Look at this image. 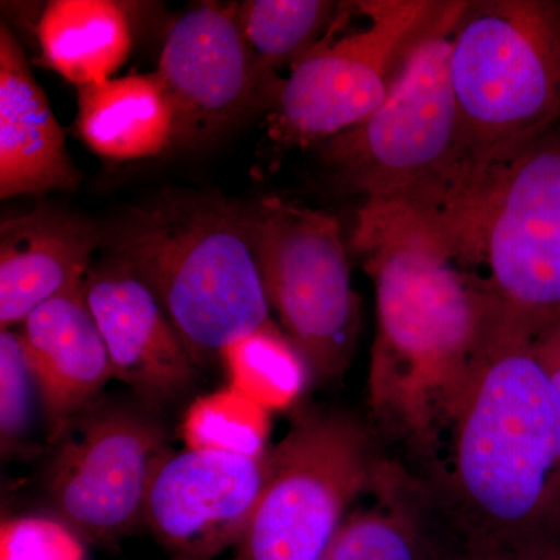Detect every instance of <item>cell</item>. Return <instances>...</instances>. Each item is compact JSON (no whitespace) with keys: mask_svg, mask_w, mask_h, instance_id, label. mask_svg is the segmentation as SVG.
I'll use <instances>...</instances> for the list:
<instances>
[{"mask_svg":"<svg viewBox=\"0 0 560 560\" xmlns=\"http://www.w3.org/2000/svg\"><path fill=\"white\" fill-rule=\"evenodd\" d=\"M352 248L375 289L368 407L374 431L436 466L504 312L415 210L363 202Z\"/></svg>","mask_w":560,"mask_h":560,"instance_id":"1","label":"cell"},{"mask_svg":"<svg viewBox=\"0 0 560 560\" xmlns=\"http://www.w3.org/2000/svg\"><path fill=\"white\" fill-rule=\"evenodd\" d=\"M504 313L444 451L423 480L452 545L514 544L560 534V396Z\"/></svg>","mask_w":560,"mask_h":560,"instance_id":"2","label":"cell"},{"mask_svg":"<svg viewBox=\"0 0 560 560\" xmlns=\"http://www.w3.org/2000/svg\"><path fill=\"white\" fill-rule=\"evenodd\" d=\"M464 0L431 2L397 55L388 95L368 119L326 140L324 160L364 202L436 219L478 178L464 145L452 46Z\"/></svg>","mask_w":560,"mask_h":560,"instance_id":"3","label":"cell"},{"mask_svg":"<svg viewBox=\"0 0 560 560\" xmlns=\"http://www.w3.org/2000/svg\"><path fill=\"white\" fill-rule=\"evenodd\" d=\"M110 243L198 364L271 320L246 209L215 198H167L131 210Z\"/></svg>","mask_w":560,"mask_h":560,"instance_id":"4","label":"cell"},{"mask_svg":"<svg viewBox=\"0 0 560 560\" xmlns=\"http://www.w3.org/2000/svg\"><path fill=\"white\" fill-rule=\"evenodd\" d=\"M530 334L560 319V128L497 162L430 224Z\"/></svg>","mask_w":560,"mask_h":560,"instance_id":"5","label":"cell"},{"mask_svg":"<svg viewBox=\"0 0 560 560\" xmlns=\"http://www.w3.org/2000/svg\"><path fill=\"white\" fill-rule=\"evenodd\" d=\"M464 145L488 168L560 128V0L467 2L452 46Z\"/></svg>","mask_w":560,"mask_h":560,"instance_id":"6","label":"cell"},{"mask_svg":"<svg viewBox=\"0 0 560 560\" xmlns=\"http://www.w3.org/2000/svg\"><path fill=\"white\" fill-rule=\"evenodd\" d=\"M375 436L346 412H298L268 453L267 485L232 560H320L386 458Z\"/></svg>","mask_w":560,"mask_h":560,"instance_id":"7","label":"cell"},{"mask_svg":"<svg viewBox=\"0 0 560 560\" xmlns=\"http://www.w3.org/2000/svg\"><path fill=\"white\" fill-rule=\"evenodd\" d=\"M246 215L267 300L311 381L341 377L359 338L360 301L340 223L276 197L250 206Z\"/></svg>","mask_w":560,"mask_h":560,"instance_id":"8","label":"cell"},{"mask_svg":"<svg viewBox=\"0 0 560 560\" xmlns=\"http://www.w3.org/2000/svg\"><path fill=\"white\" fill-rule=\"evenodd\" d=\"M55 441L47 488L66 526L91 544L113 547L143 525L151 471L167 451L156 422L94 401Z\"/></svg>","mask_w":560,"mask_h":560,"instance_id":"9","label":"cell"},{"mask_svg":"<svg viewBox=\"0 0 560 560\" xmlns=\"http://www.w3.org/2000/svg\"><path fill=\"white\" fill-rule=\"evenodd\" d=\"M366 24L340 39L323 38L280 83L272 136L308 145L355 127L388 95L397 55L425 16L429 0L360 2Z\"/></svg>","mask_w":560,"mask_h":560,"instance_id":"10","label":"cell"},{"mask_svg":"<svg viewBox=\"0 0 560 560\" xmlns=\"http://www.w3.org/2000/svg\"><path fill=\"white\" fill-rule=\"evenodd\" d=\"M172 106L175 142L205 147L230 131L270 90L234 9L202 3L167 33L156 72Z\"/></svg>","mask_w":560,"mask_h":560,"instance_id":"11","label":"cell"},{"mask_svg":"<svg viewBox=\"0 0 560 560\" xmlns=\"http://www.w3.org/2000/svg\"><path fill=\"white\" fill-rule=\"evenodd\" d=\"M267 475L268 455L165 451L151 471L143 525L172 559L212 560L237 547L259 506Z\"/></svg>","mask_w":560,"mask_h":560,"instance_id":"12","label":"cell"},{"mask_svg":"<svg viewBox=\"0 0 560 560\" xmlns=\"http://www.w3.org/2000/svg\"><path fill=\"white\" fill-rule=\"evenodd\" d=\"M84 294L108 348L113 377L143 404L179 399L198 378V363L150 287L114 257L88 271Z\"/></svg>","mask_w":560,"mask_h":560,"instance_id":"13","label":"cell"},{"mask_svg":"<svg viewBox=\"0 0 560 560\" xmlns=\"http://www.w3.org/2000/svg\"><path fill=\"white\" fill-rule=\"evenodd\" d=\"M20 335L55 441L113 377L108 348L88 305L84 283L40 304L24 320Z\"/></svg>","mask_w":560,"mask_h":560,"instance_id":"14","label":"cell"},{"mask_svg":"<svg viewBox=\"0 0 560 560\" xmlns=\"http://www.w3.org/2000/svg\"><path fill=\"white\" fill-rule=\"evenodd\" d=\"M101 231L80 217L39 208L0 226V324L2 330L61 291L81 285L91 270Z\"/></svg>","mask_w":560,"mask_h":560,"instance_id":"15","label":"cell"},{"mask_svg":"<svg viewBox=\"0 0 560 560\" xmlns=\"http://www.w3.org/2000/svg\"><path fill=\"white\" fill-rule=\"evenodd\" d=\"M80 173L13 32L0 27V197L72 190Z\"/></svg>","mask_w":560,"mask_h":560,"instance_id":"16","label":"cell"},{"mask_svg":"<svg viewBox=\"0 0 560 560\" xmlns=\"http://www.w3.org/2000/svg\"><path fill=\"white\" fill-rule=\"evenodd\" d=\"M366 492L370 503L350 508L320 560H441L447 525L423 478L386 456Z\"/></svg>","mask_w":560,"mask_h":560,"instance_id":"17","label":"cell"},{"mask_svg":"<svg viewBox=\"0 0 560 560\" xmlns=\"http://www.w3.org/2000/svg\"><path fill=\"white\" fill-rule=\"evenodd\" d=\"M77 130L106 160L158 156L175 142L173 113L156 73L79 88Z\"/></svg>","mask_w":560,"mask_h":560,"instance_id":"18","label":"cell"},{"mask_svg":"<svg viewBox=\"0 0 560 560\" xmlns=\"http://www.w3.org/2000/svg\"><path fill=\"white\" fill-rule=\"evenodd\" d=\"M40 65L77 84L102 83L127 62L130 18L113 0H54L38 24Z\"/></svg>","mask_w":560,"mask_h":560,"instance_id":"19","label":"cell"},{"mask_svg":"<svg viewBox=\"0 0 560 560\" xmlns=\"http://www.w3.org/2000/svg\"><path fill=\"white\" fill-rule=\"evenodd\" d=\"M334 2L324 0H249L234 9L243 38L261 68L296 65L320 43L338 20Z\"/></svg>","mask_w":560,"mask_h":560,"instance_id":"20","label":"cell"},{"mask_svg":"<svg viewBox=\"0 0 560 560\" xmlns=\"http://www.w3.org/2000/svg\"><path fill=\"white\" fill-rule=\"evenodd\" d=\"M221 357L231 386L267 411L290 407L311 381L304 360L272 320L224 349Z\"/></svg>","mask_w":560,"mask_h":560,"instance_id":"21","label":"cell"},{"mask_svg":"<svg viewBox=\"0 0 560 560\" xmlns=\"http://www.w3.org/2000/svg\"><path fill=\"white\" fill-rule=\"evenodd\" d=\"M270 434V416L234 386L195 401L183 423L189 448L264 458Z\"/></svg>","mask_w":560,"mask_h":560,"instance_id":"22","label":"cell"},{"mask_svg":"<svg viewBox=\"0 0 560 560\" xmlns=\"http://www.w3.org/2000/svg\"><path fill=\"white\" fill-rule=\"evenodd\" d=\"M38 389L35 374L21 335L9 329L0 334V431L2 447L13 445L24 436L32 422L33 390Z\"/></svg>","mask_w":560,"mask_h":560,"instance_id":"23","label":"cell"},{"mask_svg":"<svg viewBox=\"0 0 560 560\" xmlns=\"http://www.w3.org/2000/svg\"><path fill=\"white\" fill-rule=\"evenodd\" d=\"M0 560H84V548L65 523L13 518L0 530Z\"/></svg>","mask_w":560,"mask_h":560,"instance_id":"24","label":"cell"},{"mask_svg":"<svg viewBox=\"0 0 560 560\" xmlns=\"http://www.w3.org/2000/svg\"><path fill=\"white\" fill-rule=\"evenodd\" d=\"M441 560H560V537L514 544L448 545Z\"/></svg>","mask_w":560,"mask_h":560,"instance_id":"25","label":"cell"},{"mask_svg":"<svg viewBox=\"0 0 560 560\" xmlns=\"http://www.w3.org/2000/svg\"><path fill=\"white\" fill-rule=\"evenodd\" d=\"M530 349L560 396V319L534 334Z\"/></svg>","mask_w":560,"mask_h":560,"instance_id":"26","label":"cell"},{"mask_svg":"<svg viewBox=\"0 0 560 560\" xmlns=\"http://www.w3.org/2000/svg\"><path fill=\"white\" fill-rule=\"evenodd\" d=\"M172 560H186V559H172Z\"/></svg>","mask_w":560,"mask_h":560,"instance_id":"27","label":"cell"},{"mask_svg":"<svg viewBox=\"0 0 560 560\" xmlns=\"http://www.w3.org/2000/svg\"><path fill=\"white\" fill-rule=\"evenodd\" d=\"M559 537H560V534H559Z\"/></svg>","mask_w":560,"mask_h":560,"instance_id":"28","label":"cell"}]
</instances>
